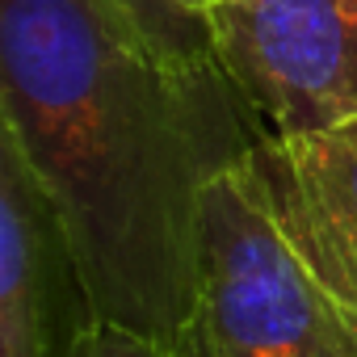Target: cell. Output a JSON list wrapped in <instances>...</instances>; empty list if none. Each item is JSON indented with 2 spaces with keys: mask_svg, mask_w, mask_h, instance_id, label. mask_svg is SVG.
<instances>
[{
  "mask_svg": "<svg viewBox=\"0 0 357 357\" xmlns=\"http://www.w3.org/2000/svg\"><path fill=\"white\" fill-rule=\"evenodd\" d=\"M0 135L101 324H194L202 194L261 139L215 59L164 63L101 0H0Z\"/></svg>",
  "mask_w": 357,
  "mask_h": 357,
  "instance_id": "1",
  "label": "cell"
},
{
  "mask_svg": "<svg viewBox=\"0 0 357 357\" xmlns=\"http://www.w3.org/2000/svg\"><path fill=\"white\" fill-rule=\"evenodd\" d=\"M194 319L211 357H357V311L294 257L236 168L202 194Z\"/></svg>",
  "mask_w": 357,
  "mask_h": 357,
  "instance_id": "2",
  "label": "cell"
},
{
  "mask_svg": "<svg viewBox=\"0 0 357 357\" xmlns=\"http://www.w3.org/2000/svg\"><path fill=\"white\" fill-rule=\"evenodd\" d=\"M206 26L215 63L261 135L357 118V0H219Z\"/></svg>",
  "mask_w": 357,
  "mask_h": 357,
  "instance_id": "3",
  "label": "cell"
},
{
  "mask_svg": "<svg viewBox=\"0 0 357 357\" xmlns=\"http://www.w3.org/2000/svg\"><path fill=\"white\" fill-rule=\"evenodd\" d=\"M236 176L294 257L357 311V118L311 135H261Z\"/></svg>",
  "mask_w": 357,
  "mask_h": 357,
  "instance_id": "4",
  "label": "cell"
},
{
  "mask_svg": "<svg viewBox=\"0 0 357 357\" xmlns=\"http://www.w3.org/2000/svg\"><path fill=\"white\" fill-rule=\"evenodd\" d=\"M93 324L59 215L0 135V357H76Z\"/></svg>",
  "mask_w": 357,
  "mask_h": 357,
  "instance_id": "5",
  "label": "cell"
},
{
  "mask_svg": "<svg viewBox=\"0 0 357 357\" xmlns=\"http://www.w3.org/2000/svg\"><path fill=\"white\" fill-rule=\"evenodd\" d=\"M101 5L164 63H211L206 13L219 0H101Z\"/></svg>",
  "mask_w": 357,
  "mask_h": 357,
  "instance_id": "6",
  "label": "cell"
},
{
  "mask_svg": "<svg viewBox=\"0 0 357 357\" xmlns=\"http://www.w3.org/2000/svg\"><path fill=\"white\" fill-rule=\"evenodd\" d=\"M76 357H211V349L198 319L185 324L181 332H135L97 319L80 336Z\"/></svg>",
  "mask_w": 357,
  "mask_h": 357,
  "instance_id": "7",
  "label": "cell"
}]
</instances>
